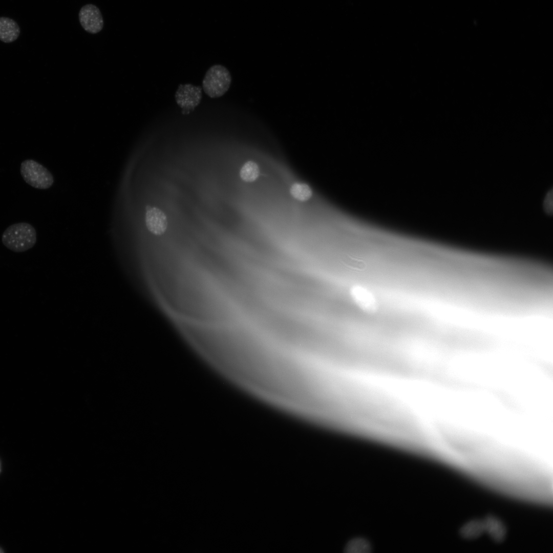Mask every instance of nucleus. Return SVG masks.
I'll return each instance as SVG.
<instances>
[{"mask_svg": "<svg viewBox=\"0 0 553 553\" xmlns=\"http://www.w3.org/2000/svg\"><path fill=\"white\" fill-rule=\"evenodd\" d=\"M3 245L15 252H22L32 248L37 241L35 228L26 222H19L8 226L2 236Z\"/></svg>", "mask_w": 553, "mask_h": 553, "instance_id": "obj_1", "label": "nucleus"}, {"mask_svg": "<svg viewBox=\"0 0 553 553\" xmlns=\"http://www.w3.org/2000/svg\"><path fill=\"white\" fill-rule=\"evenodd\" d=\"M231 77L228 69L220 65L210 67L202 81L204 92L211 98L223 96L229 89Z\"/></svg>", "mask_w": 553, "mask_h": 553, "instance_id": "obj_2", "label": "nucleus"}, {"mask_svg": "<svg viewBox=\"0 0 553 553\" xmlns=\"http://www.w3.org/2000/svg\"><path fill=\"white\" fill-rule=\"evenodd\" d=\"M20 173L26 183L37 189H48L54 183V177L51 173L42 164L32 159L25 160L21 163Z\"/></svg>", "mask_w": 553, "mask_h": 553, "instance_id": "obj_3", "label": "nucleus"}, {"mask_svg": "<svg viewBox=\"0 0 553 553\" xmlns=\"http://www.w3.org/2000/svg\"><path fill=\"white\" fill-rule=\"evenodd\" d=\"M201 99V88L190 83L180 84L175 94L176 101L182 109V113L184 115L193 111L199 104Z\"/></svg>", "mask_w": 553, "mask_h": 553, "instance_id": "obj_4", "label": "nucleus"}, {"mask_svg": "<svg viewBox=\"0 0 553 553\" xmlns=\"http://www.w3.org/2000/svg\"><path fill=\"white\" fill-rule=\"evenodd\" d=\"M78 18L82 28L90 34H97L103 28L104 21L101 12L94 4H89L82 6L79 11Z\"/></svg>", "mask_w": 553, "mask_h": 553, "instance_id": "obj_5", "label": "nucleus"}, {"mask_svg": "<svg viewBox=\"0 0 553 553\" xmlns=\"http://www.w3.org/2000/svg\"><path fill=\"white\" fill-rule=\"evenodd\" d=\"M350 294L355 303L364 311L374 314L378 308L377 302L372 292L360 285H354L350 289Z\"/></svg>", "mask_w": 553, "mask_h": 553, "instance_id": "obj_6", "label": "nucleus"}, {"mask_svg": "<svg viewBox=\"0 0 553 553\" xmlns=\"http://www.w3.org/2000/svg\"><path fill=\"white\" fill-rule=\"evenodd\" d=\"M145 224L151 233L156 236L162 235L167 227L166 216L159 208L147 205L146 206Z\"/></svg>", "mask_w": 553, "mask_h": 553, "instance_id": "obj_7", "label": "nucleus"}, {"mask_svg": "<svg viewBox=\"0 0 553 553\" xmlns=\"http://www.w3.org/2000/svg\"><path fill=\"white\" fill-rule=\"evenodd\" d=\"M20 33L18 24L14 19L7 17H0V40L5 43H11L16 40Z\"/></svg>", "mask_w": 553, "mask_h": 553, "instance_id": "obj_8", "label": "nucleus"}, {"mask_svg": "<svg viewBox=\"0 0 553 553\" xmlns=\"http://www.w3.org/2000/svg\"><path fill=\"white\" fill-rule=\"evenodd\" d=\"M260 169L254 161L249 160L244 164L240 171V176L245 182L254 181L259 177Z\"/></svg>", "mask_w": 553, "mask_h": 553, "instance_id": "obj_9", "label": "nucleus"}, {"mask_svg": "<svg viewBox=\"0 0 553 553\" xmlns=\"http://www.w3.org/2000/svg\"><path fill=\"white\" fill-rule=\"evenodd\" d=\"M290 193L294 198L300 201H306L312 195V191L310 186L301 182L293 183L290 188Z\"/></svg>", "mask_w": 553, "mask_h": 553, "instance_id": "obj_10", "label": "nucleus"}, {"mask_svg": "<svg viewBox=\"0 0 553 553\" xmlns=\"http://www.w3.org/2000/svg\"><path fill=\"white\" fill-rule=\"evenodd\" d=\"M3 552V551L2 550V549L0 548V552Z\"/></svg>", "mask_w": 553, "mask_h": 553, "instance_id": "obj_11", "label": "nucleus"}]
</instances>
